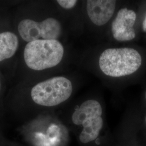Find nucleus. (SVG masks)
Listing matches in <instances>:
<instances>
[{
	"label": "nucleus",
	"instance_id": "nucleus-13",
	"mask_svg": "<svg viewBox=\"0 0 146 146\" xmlns=\"http://www.w3.org/2000/svg\"><path fill=\"white\" fill-rule=\"evenodd\" d=\"M145 98H146V93H145Z\"/></svg>",
	"mask_w": 146,
	"mask_h": 146
},
{
	"label": "nucleus",
	"instance_id": "nucleus-11",
	"mask_svg": "<svg viewBox=\"0 0 146 146\" xmlns=\"http://www.w3.org/2000/svg\"><path fill=\"white\" fill-rule=\"evenodd\" d=\"M142 29L143 31L146 33V16L145 19H144V20L143 21V23H142Z\"/></svg>",
	"mask_w": 146,
	"mask_h": 146
},
{
	"label": "nucleus",
	"instance_id": "nucleus-1",
	"mask_svg": "<svg viewBox=\"0 0 146 146\" xmlns=\"http://www.w3.org/2000/svg\"><path fill=\"white\" fill-rule=\"evenodd\" d=\"M64 53V47L57 40H39L27 43L23 57L28 68L42 71L58 66Z\"/></svg>",
	"mask_w": 146,
	"mask_h": 146
},
{
	"label": "nucleus",
	"instance_id": "nucleus-9",
	"mask_svg": "<svg viewBox=\"0 0 146 146\" xmlns=\"http://www.w3.org/2000/svg\"><path fill=\"white\" fill-rule=\"evenodd\" d=\"M104 125L101 117L91 119L86 121L82 125L84 129L80 135V140L83 143H87L94 140L99 135Z\"/></svg>",
	"mask_w": 146,
	"mask_h": 146
},
{
	"label": "nucleus",
	"instance_id": "nucleus-2",
	"mask_svg": "<svg viewBox=\"0 0 146 146\" xmlns=\"http://www.w3.org/2000/svg\"><path fill=\"white\" fill-rule=\"evenodd\" d=\"M99 64L105 75L119 78L136 72L141 67L142 58L140 53L133 48H109L101 54Z\"/></svg>",
	"mask_w": 146,
	"mask_h": 146
},
{
	"label": "nucleus",
	"instance_id": "nucleus-12",
	"mask_svg": "<svg viewBox=\"0 0 146 146\" xmlns=\"http://www.w3.org/2000/svg\"><path fill=\"white\" fill-rule=\"evenodd\" d=\"M1 86H2V83H1V76H0V92L1 89Z\"/></svg>",
	"mask_w": 146,
	"mask_h": 146
},
{
	"label": "nucleus",
	"instance_id": "nucleus-6",
	"mask_svg": "<svg viewBox=\"0 0 146 146\" xmlns=\"http://www.w3.org/2000/svg\"><path fill=\"white\" fill-rule=\"evenodd\" d=\"M116 3L113 0L87 1V11L90 21L98 26L106 24L114 14Z\"/></svg>",
	"mask_w": 146,
	"mask_h": 146
},
{
	"label": "nucleus",
	"instance_id": "nucleus-5",
	"mask_svg": "<svg viewBox=\"0 0 146 146\" xmlns=\"http://www.w3.org/2000/svg\"><path fill=\"white\" fill-rule=\"evenodd\" d=\"M136 15L133 10L123 8L119 10L111 25V33L116 40L129 41L135 37L134 26Z\"/></svg>",
	"mask_w": 146,
	"mask_h": 146
},
{
	"label": "nucleus",
	"instance_id": "nucleus-10",
	"mask_svg": "<svg viewBox=\"0 0 146 146\" xmlns=\"http://www.w3.org/2000/svg\"><path fill=\"white\" fill-rule=\"evenodd\" d=\"M56 2L60 7L66 9L73 8L78 2L76 0H58Z\"/></svg>",
	"mask_w": 146,
	"mask_h": 146
},
{
	"label": "nucleus",
	"instance_id": "nucleus-8",
	"mask_svg": "<svg viewBox=\"0 0 146 146\" xmlns=\"http://www.w3.org/2000/svg\"><path fill=\"white\" fill-rule=\"evenodd\" d=\"M19 46V36L13 31H0V62L13 58Z\"/></svg>",
	"mask_w": 146,
	"mask_h": 146
},
{
	"label": "nucleus",
	"instance_id": "nucleus-3",
	"mask_svg": "<svg viewBox=\"0 0 146 146\" xmlns=\"http://www.w3.org/2000/svg\"><path fill=\"white\" fill-rule=\"evenodd\" d=\"M73 85L64 76H55L34 85L31 90V96L36 104L53 107L62 104L70 97Z\"/></svg>",
	"mask_w": 146,
	"mask_h": 146
},
{
	"label": "nucleus",
	"instance_id": "nucleus-7",
	"mask_svg": "<svg viewBox=\"0 0 146 146\" xmlns=\"http://www.w3.org/2000/svg\"><path fill=\"white\" fill-rule=\"evenodd\" d=\"M102 109L99 102L94 100L84 102L72 115V121L76 125H82L87 120L101 117Z\"/></svg>",
	"mask_w": 146,
	"mask_h": 146
},
{
	"label": "nucleus",
	"instance_id": "nucleus-4",
	"mask_svg": "<svg viewBox=\"0 0 146 146\" xmlns=\"http://www.w3.org/2000/svg\"><path fill=\"white\" fill-rule=\"evenodd\" d=\"M17 31L19 36L27 43L39 40H57L62 32L59 21L48 17L41 21L26 18L18 23Z\"/></svg>",
	"mask_w": 146,
	"mask_h": 146
},
{
	"label": "nucleus",
	"instance_id": "nucleus-14",
	"mask_svg": "<svg viewBox=\"0 0 146 146\" xmlns=\"http://www.w3.org/2000/svg\"></svg>",
	"mask_w": 146,
	"mask_h": 146
}]
</instances>
